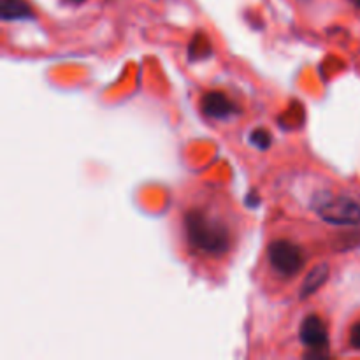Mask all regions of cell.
Instances as JSON below:
<instances>
[{
	"mask_svg": "<svg viewBox=\"0 0 360 360\" xmlns=\"http://www.w3.org/2000/svg\"><path fill=\"white\" fill-rule=\"evenodd\" d=\"M185 231L190 245L207 255L220 257L231 248L229 229L220 220L207 217L199 210L185 214Z\"/></svg>",
	"mask_w": 360,
	"mask_h": 360,
	"instance_id": "1",
	"label": "cell"
},
{
	"mask_svg": "<svg viewBox=\"0 0 360 360\" xmlns=\"http://www.w3.org/2000/svg\"><path fill=\"white\" fill-rule=\"evenodd\" d=\"M250 143H252L255 148H259V150L264 151V150H269L271 143H273V137H271V134L267 132V130L257 129L250 134Z\"/></svg>",
	"mask_w": 360,
	"mask_h": 360,
	"instance_id": "8",
	"label": "cell"
},
{
	"mask_svg": "<svg viewBox=\"0 0 360 360\" xmlns=\"http://www.w3.org/2000/svg\"><path fill=\"white\" fill-rule=\"evenodd\" d=\"M246 204H248V207H257L259 206V197H257L255 192L250 193L248 200H246Z\"/></svg>",
	"mask_w": 360,
	"mask_h": 360,
	"instance_id": "10",
	"label": "cell"
},
{
	"mask_svg": "<svg viewBox=\"0 0 360 360\" xmlns=\"http://www.w3.org/2000/svg\"><path fill=\"white\" fill-rule=\"evenodd\" d=\"M267 257H269L271 267L283 278L295 276L306 264L302 250L287 239H278L271 243L267 248Z\"/></svg>",
	"mask_w": 360,
	"mask_h": 360,
	"instance_id": "3",
	"label": "cell"
},
{
	"mask_svg": "<svg viewBox=\"0 0 360 360\" xmlns=\"http://www.w3.org/2000/svg\"><path fill=\"white\" fill-rule=\"evenodd\" d=\"M354 2H355V4H357V6L360 7V0H354Z\"/></svg>",
	"mask_w": 360,
	"mask_h": 360,
	"instance_id": "11",
	"label": "cell"
},
{
	"mask_svg": "<svg viewBox=\"0 0 360 360\" xmlns=\"http://www.w3.org/2000/svg\"><path fill=\"white\" fill-rule=\"evenodd\" d=\"M72 2H84V0H72Z\"/></svg>",
	"mask_w": 360,
	"mask_h": 360,
	"instance_id": "12",
	"label": "cell"
},
{
	"mask_svg": "<svg viewBox=\"0 0 360 360\" xmlns=\"http://www.w3.org/2000/svg\"><path fill=\"white\" fill-rule=\"evenodd\" d=\"M350 345L355 348V350H360V322H357L354 327H352Z\"/></svg>",
	"mask_w": 360,
	"mask_h": 360,
	"instance_id": "9",
	"label": "cell"
},
{
	"mask_svg": "<svg viewBox=\"0 0 360 360\" xmlns=\"http://www.w3.org/2000/svg\"><path fill=\"white\" fill-rule=\"evenodd\" d=\"M311 206L315 213L330 225L348 227V225L360 224V204L350 197L320 193L313 199Z\"/></svg>",
	"mask_w": 360,
	"mask_h": 360,
	"instance_id": "2",
	"label": "cell"
},
{
	"mask_svg": "<svg viewBox=\"0 0 360 360\" xmlns=\"http://www.w3.org/2000/svg\"><path fill=\"white\" fill-rule=\"evenodd\" d=\"M200 108H202L204 115L210 116L213 120H229L239 112V108L236 102H232L221 91H210L200 101Z\"/></svg>",
	"mask_w": 360,
	"mask_h": 360,
	"instance_id": "5",
	"label": "cell"
},
{
	"mask_svg": "<svg viewBox=\"0 0 360 360\" xmlns=\"http://www.w3.org/2000/svg\"><path fill=\"white\" fill-rule=\"evenodd\" d=\"M302 345L313 352H326L329 347V333L326 323L316 315L306 316L299 333Z\"/></svg>",
	"mask_w": 360,
	"mask_h": 360,
	"instance_id": "4",
	"label": "cell"
},
{
	"mask_svg": "<svg viewBox=\"0 0 360 360\" xmlns=\"http://www.w3.org/2000/svg\"><path fill=\"white\" fill-rule=\"evenodd\" d=\"M0 18L4 21H18V20H32L34 13L32 7L23 0H2L0 6Z\"/></svg>",
	"mask_w": 360,
	"mask_h": 360,
	"instance_id": "7",
	"label": "cell"
},
{
	"mask_svg": "<svg viewBox=\"0 0 360 360\" xmlns=\"http://www.w3.org/2000/svg\"><path fill=\"white\" fill-rule=\"evenodd\" d=\"M329 273H330V269L327 264H319V266L313 267V269L309 271L308 276L304 278V283H302L301 295H299V297L306 299V297H309V295L315 294V292L319 290V288L322 287L327 280H329Z\"/></svg>",
	"mask_w": 360,
	"mask_h": 360,
	"instance_id": "6",
	"label": "cell"
}]
</instances>
